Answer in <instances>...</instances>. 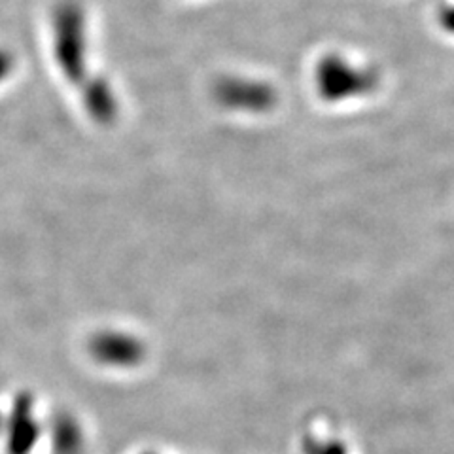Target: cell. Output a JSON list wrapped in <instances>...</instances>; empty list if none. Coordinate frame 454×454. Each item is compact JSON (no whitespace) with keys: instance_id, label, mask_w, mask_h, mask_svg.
I'll list each match as a JSON object with an SVG mask.
<instances>
[{"instance_id":"obj_1","label":"cell","mask_w":454,"mask_h":454,"mask_svg":"<svg viewBox=\"0 0 454 454\" xmlns=\"http://www.w3.org/2000/svg\"><path fill=\"white\" fill-rule=\"evenodd\" d=\"M46 417L38 413L33 392H18L6 407H0V443L4 454H33L44 442Z\"/></svg>"},{"instance_id":"obj_2","label":"cell","mask_w":454,"mask_h":454,"mask_svg":"<svg viewBox=\"0 0 454 454\" xmlns=\"http://www.w3.org/2000/svg\"><path fill=\"white\" fill-rule=\"evenodd\" d=\"M91 362L110 372H133L148 360V345L138 333L121 328L95 330L85 340Z\"/></svg>"},{"instance_id":"obj_3","label":"cell","mask_w":454,"mask_h":454,"mask_svg":"<svg viewBox=\"0 0 454 454\" xmlns=\"http://www.w3.org/2000/svg\"><path fill=\"white\" fill-rule=\"evenodd\" d=\"M53 454H83L85 437L83 424L70 411H57L46 419V435Z\"/></svg>"},{"instance_id":"obj_4","label":"cell","mask_w":454,"mask_h":454,"mask_svg":"<svg viewBox=\"0 0 454 454\" xmlns=\"http://www.w3.org/2000/svg\"><path fill=\"white\" fill-rule=\"evenodd\" d=\"M315 454H345V449L340 447L339 443H325V445H322V443H317V447H315Z\"/></svg>"},{"instance_id":"obj_5","label":"cell","mask_w":454,"mask_h":454,"mask_svg":"<svg viewBox=\"0 0 454 454\" xmlns=\"http://www.w3.org/2000/svg\"><path fill=\"white\" fill-rule=\"evenodd\" d=\"M138 454H160L158 450H142V452H138Z\"/></svg>"}]
</instances>
